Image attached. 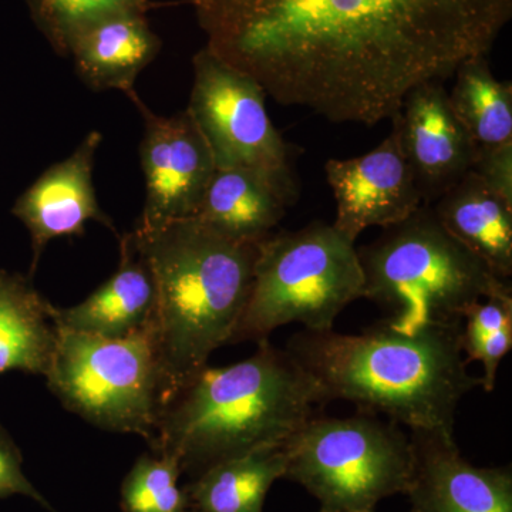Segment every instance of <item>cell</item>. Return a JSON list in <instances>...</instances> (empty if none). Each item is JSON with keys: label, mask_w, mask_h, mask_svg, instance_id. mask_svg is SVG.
Instances as JSON below:
<instances>
[{"label": "cell", "mask_w": 512, "mask_h": 512, "mask_svg": "<svg viewBox=\"0 0 512 512\" xmlns=\"http://www.w3.org/2000/svg\"><path fill=\"white\" fill-rule=\"evenodd\" d=\"M207 49L278 104L393 120L407 94L487 56L512 0H192Z\"/></svg>", "instance_id": "obj_1"}, {"label": "cell", "mask_w": 512, "mask_h": 512, "mask_svg": "<svg viewBox=\"0 0 512 512\" xmlns=\"http://www.w3.org/2000/svg\"><path fill=\"white\" fill-rule=\"evenodd\" d=\"M329 402L315 376L268 339L248 359L205 366L178 390L150 444L195 478L229 458L284 447Z\"/></svg>", "instance_id": "obj_2"}, {"label": "cell", "mask_w": 512, "mask_h": 512, "mask_svg": "<svg viewBox=\"0 0 512 512\" xmlns=\"http://www.w3.org/2000/svg\"><path fill=\"white\" fill-rule=\"evenodd\" d=\"M461 325L403 333L379 322L365 332L302 330L286 350L325 389L362 412L413 430H451L461 400L481 387L468 372Z\"/></svg>", "instance_id": "obj_3"}, {"label": "cell", "mask_w": 512, "mask_h": 512, "mask_svg": "<svg viewBox=\"0 0 512 512\" xmlns=\"http://www.w3.org/2000/svg\"><path fill=\"white\" fill-rule=\"evenodd\" d=\"M133 234L156 282L154 333L171 399L231 342L259 244L229 238L195 217Z\"/></svg>", "instance_id": "obj_4"}, {"label": "cell", "mask_w": 512, "mask_h": 512, "mask_svg": "<svg viewBox=\"0 0 512 512\" xmlns=\"http://www.w3.org/2000/svg\"><path fill=\"white\" fill-rule=\"evenodd\" d=\"M357 254L363 298L382 309V322L403 333L461 325L471 305L512 288L510 279L448 234L430 205L384 228Z\"/></svg>", "instance_id": "obj_5"}, {"label": "cell", "mask_w": 512, "mask_h": 512, "mask_svg": "<svg viewBox=\"0 0 512 512\" xmlns=\"http://www.w3.org/2000/svg\"><path fill=\"white\" fill-rule=\"evenodd\" d=\"M363 292L355 242L333 224L268 235L259 242L247 306L229 343H261L292 323L312 332L333 329Z\"/></svg>", "instance_id": "obj_6"}, {"label": "cell", "mask_w": 512, "mask_h": 512, "mask_svg": "<svg viewBox=\"0 0 512 512\" xmlns=\"http://www.w3.org/2000/svg\"><path fill=\"white\" fill-rule=\"evenodd\" d=\"M286 480L301 484L322 512L373 510L406 494L412 477L410 436L394 421L362 412L313 417L286 441Z\"/></svg>", "instance_id": "obj_7"}, {"label": "cell", "mask_w": 512, "mask_h": 512, "mask_svg": "<svg viewBox=\"0 0 512 512\" xmlns=\"http://www.w3.org/2000/svg\"><path fill=\"white\" fill-rule=\"evenodd\" d=\"M46 379L69 412L100 429L148 441L170 399L154 328L106 339L57 326Z\"/></svg>", "instance_id": "obj_8"}, {"label": "cell", "mask_w": 512, "mask_h": 512, "mask_svg": "<svg viewBox=\"0 0 512 512\" xmlns=\"http://www.w3.org/2000/svg\"><path fill=\"white\" fill-rule=\"evenodd\" d=\"M192 66L187 111L207 141L215 167L259 175L295 204L299 194L291 147L269 117L264 89L207 47L194 56Z\"/></svg>", "instance_id": "obj_9"}, {"label": "cell", "mask_w": 512, "mask_h": 512, "mask_svg": "<svg viewBox=\"0 0 512 512\" xmlns=\"http://www.w3.org/2000/svg\"><path fill=\"white\" fill-rule=\"evenodd\" d=\"M130 100L144 119L140 144L146 205L137 229H154L197 214L215 167L210 147L188 111L171 117L148 109L137 93Z\"/></svg>", "instance_id": "obj_10"}, {"label": "cell", "mask_w": 512, "mask_h": 512, "mask_svg": "<svg viewBox=\"0 0 512 512\" xmlns=\"http://www.w3.org/2000/svg\"><path fill=\"white\" fill-rule=\"evenodd\" d=\"M325 174L336 202L333 227L352 242L366 229L407 220L424 205L394 124L375 150L348 160L333 158Z\"/></svg>", "instance_id": "obj_11"}, {"label": "cell", "mask_w": 512, "mask_h": 512, "mask_svg": "<svg viewBox=\"0 0 512 512\" xmlns=\"http://www.w3.org/2000/svg\"><path fill=\"white\" fill-rule=\"evenodd\" d=\"M409 495L413 512H512L510 468L476 467L454 431L413 430Z\"/></svg>", "instance_id": "obj_12"}, {"label": "cell", "mask_w": 512, "mask_h": 512, "mask_svg": "<svg viewBox=\"0 0 512 512\" xmlns=\"http://www.w3.org/2000/svg\"><path fill=\"white\" fill-rule=\"evenodd\" d=\"M393 124L424 205L434 204L470 173L477 146L451 109L446 83L412 90Z\"/></svg>", "instance_id": "obj_13"}, {"label": "cell", "mask_w": 512, "mask_h": 512, "mask_svg": "<svg viewBox=\"0 0 512 512\" xmlns=\"http://www.w3.org/2000/svg\"><path fill=\"white\" fill-rule=\"evenodd\" d=\"M100 143L99 131L87 134L72 156L47 168L16 201L13 214L32 237L33 269L53 239L83 235L89 221L113 229L110 218L100 210L93 185Z\"/></svg>", "instance_id": "obj_14"}, {"label": "cell", "mask_w": 512, "mask_h": 512, "mask_svg": "<svg viewBox=\"0 0 512 512\" xmlns=\"http://www.w3.org/2000/svg\"><path fill=\"white\" fill-rule=\"evenodd\" d=\"M157 288L133 232L120 238L119 268L86 301L52 308L60 328L106 339H120L154 328Z\"/></svg>", "instance_id": "obj_15"}, {"label": "cell", "mask_w": 512, "mask_h": 512, "mask_svg": "<svg viewBox=\"0 0 512 512\" xmlns=\"http://www.w3.org/2000/svg\"><path fill=\"white\" fill-rule=\"evenodd\" d=\"M160 47L146 12L127 10L89 26L73 40L69 55L87 86L130 96L138 74L156 59Z\"/></svg>", "instance_id": "obj_16"}, {"label": "cell", "mask_w": 512, "mask_h": 512, "mask_svg": "<svg viewBox=\"0 0 512 512\" xmlns=\"http://www.w3.org/2000/svg\"><path fill=\"white\" fill-rule=\"evenodd\" d=\"M430 207L451 237L500 278L511 279L512 205L470 171Z\"/></svg>", "instance_id": "obj_17"}, {"label": "cell", "mask_w": 512, "mask_h": 512, "mask_svg": "<svg viewBox=\"0 0 512 512\" xmlns=\"http://www.w3.org/2000/svg\"><path fill=\"white\" fill-rule=\"evenodd\" d=\"M291 207L265 178L249 171L215 170L195 218L238 241H264Z\"/></svg>", "instance_id": "obj_18"}, {"label": "cell", "mask_w": 512, "mask_h": 512, "mask_svg": "<svg viewBox=\"0 0 512 512\" xmlns=\"http://www.w3.org/2000/svg\"><path fill=\"white\" fill-rule=\"evenodd\" d=\"M52 308L25 276L0 271V373L46 377L57 345Z\"/></svg>", "instance_id": "obj_19"}, {"label": "cell", "mask_w": 512, "mask_h": 512, "mask_svg": "<svg viewBox=\"0 0 512 512\" xmlns=\"http://www.w3.org/2000/svg\"><path fill=\"white\" fill-rule=\"evenodd\" d=\"M285 470L284 447L229 458L185 488L188 507L197 512H262L269 488L284 478Z\"/></svg>", "instance_id": "obj_20"}, {"label": "cell", "mask_w": 512, "mask_h": 512, "mask_svg": "<svg viewBox=\"0 0 512 512\" xmlns=\"http://www.w3.org/2000/svg\"><path fill=\"white\" fill-rule=\"evenodd\" d=\"M451 79V109L477 148L512 143V84L494 76L487 56L467 59Z\"/></svg>", "instance_id": "obj_21"}, {"label": "cell", "mask_w": 512, "mask_h": 512, "mask_svg": "<svg viewBox=\"0 0 512 512\" xmlns=\"http://www.w3.org/2000/svg\"><path fill=\"white\" fill-rule=\"evenodd\" d=\"M461 350L468 362L483 367L485 392H493L498 369L512 348V288L471 305L461 323Z\"/></svg>", "instance_id": "obj_22"}, {"label": "cell", "mask_w": 512, "mask_h": 512, "mask_svg": "<svg viewBox=\"0 0 512 512\" xmlns=\"http://www.w3.org/2000/svg\"><path fill=\"white\" fill-rule=\"evenodd\" d=\"M183 474L174 457L143 454L121 485L124 512H187L188 498L178 485Z\"/></svg>", "instance_id": "obj_23"}, {"label": "cell", "mask_w": 512, "mask_h": 512, "mask_svg": "<svg viewBox=\"0 0 512 512\" xmlns=\"http://www.w3.org/2000/svg\"><path fill=\"white\" fill-rule=\"evenodd\" d=\"M33 18L50 45L69 55L73 40L99 20L127 12H146L147 0H29Z\"/></svg>", "instance_id": "obj_24"}, {"label": "cell", "mask_w": 512, "mask_h": 512, "mask_svg": "<svg viewBox=\"0 0 512 512\" xmlns=\"http://www.w3.org/2000/svg\"><path fill=\"white\" fill-rule=\"evenodd\" d=\"M470 171L483 181L488 190L512 205V143L477 148Z\"/></svg>", "instance_id": "obj_25"}, {"label": "cell", "mask_w": 512, "mask_h": 512, "mask_svg": "<svg viewBox=\"0 0 512 512\" xmlns=\"http://www.w3.org/2000/svg\"><path fill=\"white\" fill-rule=\"evenodd\" d=\"M26 495L47 510L55 512L45 497L33 487L23 474L22 454L12 437L0 426V498L10 495Z\"/></svg>", "instance_id": "obj_26"}, {"label": "cell", "mask_w": 512, "mask_h": 512, "mask_svg": "<svg viewBox=\"0 0 512 512\" xmlns=\"http://www.w3.org/2000/svg\"><path fill=\"white\" fill-rule=\"evenodd\" d=\"M346 512H375L373 510H365V511H346ZM413 512V511H410Z\"/></svg>", "instance_id": "obj_27"}, {"label": "cell", "mask_w": 512, "mask_h": 512, "mask_svg": "<svg viewBox=\"0 0 512 512\" xmlns=\"http://www.w3.org/2000/svg\"><path fill=\"white\" fill-rule=\"evenodd\" d=\"M187 512H197V511L188 510Z\"/></svg>", "instance_id": "obj_28"}, {"label": "cell", "mask_w": 512, "mask_h": 512, "mask_svg": "<svg viewBox=\"0 0 512 512\" xmlns=\"http://www.w3.org/2000/svg\"><path fill=\"white\" fill-rule=\"evenodd\" d=\"M319 512H322V511H319Z\"/></svg>", "instance_id": "obj_29"}]
</instances>
